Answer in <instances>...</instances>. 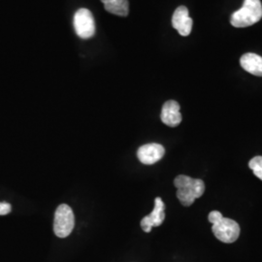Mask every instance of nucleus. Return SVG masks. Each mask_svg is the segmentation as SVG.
<instances>
[{
    "mask_svg": "<svg viewBox=\"0 0 262 262\" xmlns=\"http://www.w3.org/2000/svg\"><path fill=\"white\" fill-rule=\"evenodd\" d=\"M12 211V206L7 202H0V215H8Z\"/></svg>",
    "mask_w": 262,
    "mask_h": 262,
    "instance_id": "nucleus-13",
    "label": "nucleus"
},
{
    "mask_svg": "<svg viewBox=\"0 0 262 262\" xmlns=\"http://www.w3.org/2000/svg\"><path fill=\"white\" fill-rule=\"evenodd\" d=\"M244 70L254 76L262 77V56L253 53H248L240 59Z\"/></svg>",
    "mask_w": 262,
    "mask_h": 262,
    "instance_id": "nucleus-10",
    "label": "nucleus"
},
{
    "mask_svg": "<svg viewBox=\"0 0 262 262\" xmlns=\"http://www.w3.org/2000/svg\"><path fill=\"white\" fill-rule=\"evenodd\" d=\"M261 19L260 0H245L242 8L231 15L230 23L235 28H247L258 23Z\"/></svg>",
    "mask_w": 262,
    "mask_h": 262,
    "instance_id": "nucleus-3",
    "label": "nucleus"
},
{
    "mask_svg": "<svg viewBox=\"0 0 262 262\" xmlns=\"http://www.w3.org/2000/svg\"><path fill=\"white\" fill-rule=\"evenodd\" d=\"M209 222L213 225L212 230L215 238L226 244L234 243L240 236V226L231 219L224 217L219 211L209 214Z\"/></svg>",
    "mask_w": 262,
    "mask_h": 262,
    "instance_id": "nucleus-1",
    "label": "nucleus"
},
{
    "mask_svg": "<svg viewBox=\"0 0 262 262\" xmlns=\"http://www.w3.org/2000/svg\"><path fill=\"white\" fill-rule=\"evenodd\" d=\"M75 226V216L72 209L66 204L56 208L54 221V231L59 238H66L71 234Z\"/></svg>",
    "mask_w": 262,
    "mask_h": 262,
    "instance_id": "nucleus-4",
    "label": "nucleus"
},
{
    "mask_svg": "<svg viewBox=\"0 0 262 262\" xmlns=\"http://www.w3.org/2000/svg\"><path fill=\"white\" fill-rule=\"evenodd\" d=\"M193 21L189 17V13L187 7L180 6L175 10L172 17V26L175 28L180 35L188 36L191 32Z\"/></svg>",
    "mask_w": 262,
    "mask_h": 262,
    "instance_id": "nucleus-8",
    "label": "nucleus"
},
{
    "mask_svg": "<svg viewBox=\"0 0 262 262\" xmlns=\"http://www.w3.org/2000/svg\"><path fill=\"white\" fill-rule=\"evenodd\" d=\"M165 150L162 145L158 143H150L141 146L137 150V158L141 163L146 165H151L157 163L163 158Z\"/></svg>",
    "mask_w": 262,
    "mask_h": 262,
    "instance_id": "nucleus-7",
    "label": "nucleus"
},
{
    "mask_svg": "<svg viewBox=\"0 0 262 262\" xmlns=\"http://www.w3.org/2000/svg\"><path fill=\"white\" fill-rule=\"evenodd\" d=\"M165 206L160 197H157L155 199V208L150 215H146L141 221V227L142 229L149 233L152 227L159 226L162 225L165 219Z\"/></svg>",
    "mask_w": 262,
    "mask_h": 262,
    "instance_id": "nucleus-6",
    "label": "nucleus"
},
{
    "mask_svg": "<svg viewBox=\"0 0 262 262\" xmlns=\"http://www.w3.org/2000/svg\"><path fill=\"white\" fill-rule=\"evenodd\" d=\"M73 25L76 34L82 39L93 37L95 33L94 16L90 10L81 8L74 15Z\"/></svg>",
    "mask_w": 262,
    "mask_h": 262,
    "instance_id": "nucleus-5",
    "label": "nucleus"
},
{
    "mask_svg": "<svg viewBox=\"0 0 262 262\" xmlns=\"http://www.w3.org/2000/svg\"><path fill=\"white\" fill-rule=\"evenodd\" d=\"M249 167L253 170V174L262 181V157H254L251 159Z\"/></svg>",
    "mask_w": 262,
    "mask_h": 262,
    "instance_id": "nucleus-12",
    "label": "nucleus"
},
{
    "mask_svg": "<svg viewBox=\"0 0 262 262\" xmlns=\"http://www.w3.org/2000/svg\"><path fill=\"white\" fill-rule=\"evenodd\" d=\"M104 8L113 15L126 17L129 13L128 0H101Z\"/></svg>",
    "mask_w": 262,
    "mask_h": 262,
    "instance_id": "nucleus-11",
    "label": "nucleus"
},
{
    "mask_svg": "<svg viewBox=\"0 0 262 262\" xmlns=\"http://www.w3.org/2000/svg\"><path fill=\"white\" fill-rule=\"evenodd\" d=\"M160 119L161 122L168 126H178L183 119L182 114L180 112V105L178 102L175 100H169L163 104Z\"/></svg>",
    "mask_w": 262,
    "mask_h": 262,
    "instance_id": "nucleus-9",
    "label": "nucleus"
},
{
    "mask_svg": "<svg viewBox=\"0 0 262 262\" xmlns=\"http://www.w3.org/2000/svg\"><path fill=\"white\" fill-rule=\"evenodd\" d=\"M177 187V197L184 206H190L195 199L200 198L205 191V184L200 179H192L185 175H180L174 180Z\"/></svg>",
    "mask_w": 262,
    "mask_h": 262,
    "instance_id": "nucleus-2",
    "label": "nucleus"
}]
</instances>
